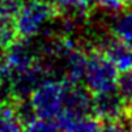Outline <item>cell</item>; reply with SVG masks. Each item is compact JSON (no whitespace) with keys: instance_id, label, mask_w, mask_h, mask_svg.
I'll list each match as a JSON object with an SVG mask.
<instances>
[{"instance_id":"16","label":"cell","mask_w":132,"mask_h":132,"mask_svg":"<svg viewBox=\"0 0 132 132\" xmlns=\"http://www.w3.org/2000/svg\"><path fill=\"white\" fill-rule=\"evenodd\" d=\"M92 3H95L101 10L106 13H118L122 10L123 7V0H92Z\"/></svg>"},{"instance_id":"11","label":"cell","mask_w":132,"mask_h":132,"mask_svg":"<svg viewBox=\"0 0 132 132\" xmlns=\"http://www.w3.org/2000/svg\"><path fill=\"white\" fill-rule=\"evenodd\" d=\"M23 121L19 111L12 104L6 102L0 108V132H21Z\"/></svg>"},{"instance_id":"17","label":"cell","mask_w":132,"mask_h":132,"mask_svg":"<svg viewBox=\"0 0 132 132\" xmlns=\"http://www.w3.org/2000/svg\"><path fill=\"white\" fill-rule=\"evenodd\" d=\"M97 132H128V129L119 121H111V122H105L104 126H100Z\"/></svg>"},{"instance_id":"4","label":"cell","mask_w":132,"mask_h":132,"mask_svg":"<svg viewBox=\"0 0 132 132\" xmlns=\"http://www.w3.org/2000/svg\"><path fill=\"white\" fill-rule=\"evenodd\" d=\"M36 54L26 41H14L4 50L0 58V84H7L12 78L37 65Z\"/></svg>"},{"instance_id":"13","label":"cell","mask_w":132,"mask_h":132,"mask_svg":"<svg viewBox=\"0 0 132 132\" xmlns=\"http://www.w3.org/2000/svg\"><path fill=\"white\" fill-rule=\"evenodd\" d=\"M21 132H60V128L53 119L31 117L26 121Z\"/></svg>"},{"instance_id":"14","label":"cell","mask_w":132,"mask_h":132,"mask_svg":"<svg viewBox=\"0 0 132 132\" xmlns=\"http://www.w3.org/2000/svg\"><path fill=\"white\" fill-rule=\"evenodd\" d=\"M17 33L14 27V20L0 17V50H6L16 41Z\"/></svg>"},{"instance_id":"18","label":"cell","mask_w":132,"mask_h":132,"mask_svg":"<svg viewBox=\"0 0 132 132\" xmlns=\"http://www.w3.org/2000/svg\"><path fill=\"white\" fill-rule=\"evenodd\" d=\"M7 101H6V98H4V95H3V91H2V88H0V108L6 104Z\"/></svg>"},{"instance_id":"3","label":"cell","mask_w":132,"mask_h":132,"mask_svg":"<svg viewBox=\"0 0 132 132\" xmlns=\"http://www.w3.org/2000/svg\"><path fill=\"white\" fill-rule=\"evenodd\" d=\"M118 78H119L118 70L105 54L94 53L89 57H87V65L82 81L91 94L98 95L117 91Z\"/></svg>"},{"instance_id":"5","label":"cell","mask_w":132,"mask_h":132,"mask_svg":"<svg viewBox=\"0 0 132 132\" xmlns=\"http://www.w3.org/2000/svg\"><path fill=\"white\" fill-rule=\"evenodd\" d=\"M125 101L117 91L98 94L92 100V112L105 122L118 121L125 112Z\"/></svg>"},{"instance_id":"9","label":"cell","mask_w":132,"mask_h":132,"mask_svg":"<svg viewBox=\"0 0 132 132\" xmlns=\"http://www.w3.org/2000/svg\"><path fill=\"white\" fill-rule=\"evenodd\" d=\"M92 100L88 89L80 87H70L63 111L71 114H89L92 111Z\"/></svg>"},{"instance_id":"7","label":"cell","mask_w":132,"mask_h":132,"mask_svg":"<svg viewBox=\"0 0 132 132\" xmlns=\"http://www.w3.org/2000/svg\"><path fill=\"white\" fill-rule=\"evenodd\" d=\"M104 54L114 64L118 72L132 71V46L118 40H109L105 43Z\"/></svg>"},{"instance_id":"10","label":"cell","mask_w":132,"mask_h":132,"mask_svg":"<svg viewBox=\"0 0 132 132\" xmlns=\"http://www.w3.org/2000/svg\"><path fill=\"white\" fill-rule=\"evenodd\" d=\"M111 33L115 40L132 46V10L117 13L111 21Z\"/></svg>"},{"instance_id":"15","label":"cell","mask_w":132,"mask_h":132,"mask_svg":"<svg viewBox=\"0 0 132 132\" xmlns=\"http://www.w3.org/2000/svg\"><path fill=\"white\" fill-rule=\"evenodd\" d=\"M117 92L125 102H132V71L122 72V75L118 78Z\"/></svg>"},{"instance_id":"19","label":"cell","mask_w":132,"mask_h":132,"mask_svg":"<svg viewBox=\"0 0 132 132\" xmlns=\"http://www.w3.org/2000/svg\"><path fill=\"white\" fill-rule=\"evenodd\" d=\"M128 132H132V112H131V115H129V121H128Z\"/></svg>"},{"instance_id":"8","label":"cell","mask_w":132,"mask_h":132,"mask_svg":"<svg viewBox=\"0 0 132 132\" xmlns=\"http://www.w3.org/2000/svg\"><path fill=\"white\" fill-rule=\"evenodd\" d=\"M61 60H63L64 77L68 84H78L80 81H82L87 65V55L84 53L74 47L64 57H61Z\"/></svg>"},{"instance_id":"20","label":"cell","mask_w":132,"mask_h":132,"mask_svg":"<svg viewBox=\"0 0 132 132\" xmlns=\"http://www.w3.org/2000/svg\"><path fill=\"white\" fill-rule=\"evenodd\" d=\"M123 2H125V3H128V4H131V6H132V0H123Z\"/></svg>"},{"instance_id":"2","label":"cell","mask_w":132,"mask_h":132,"mask_svg":"<svg viewBox=\"0 0 132 132\" xmlns=\"http://www.w3.org/2000/svg\"><path fill=\"white\" fill-rule=\"evenodd\" d=\"M54 17V7L46 0H27L14 16V27L23 40L34 38Z\"/></svg>"},{"instance_id":"12","label":"cell","mask_w":132,"mask_h":132,"mask_svg":"<svg viewBox=\"0 0 132 132\" xmlns=\"http://www.w3.org/2000/svg\"><path fill=\"white\" fill-rule=\"evenodd\" d=\"M53 6L57 7L65 14L80 16L88 12L91 7L92 0H51Z\"/></svg>"},{"instance_id":"6","label":"cell","mask_w":132,"mask_h":132,"mask_svg":"<svg viewBox=\"0 0 132 132\" xmlns=\"http://www.w3.org/2000/svg\"><path fill=\"white\" fill-rule=\"evenodd\" d=\"M55 119L60 132H97L100 128L98 118L89 114H71L63 111Z\"/></svg>"},{"instance_id":"1","label":"cell","mask_w":132,"mask_h":132,"mask_svg":"<svg viewBox=\"0 0 132 132\" xmlns=\"http://www.w3.org/2000/svg\"><path fill=\"white\" fill-rule=\"evenodd\" d=\"M68 82L58 78H43L29 95V106L34 117L55 119L63 112Z\"/></svg>"}]
</instances>
